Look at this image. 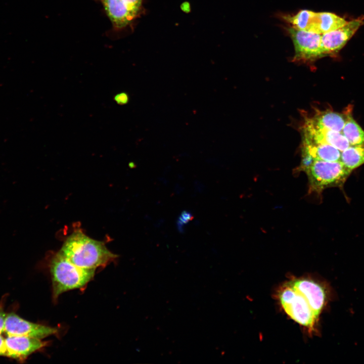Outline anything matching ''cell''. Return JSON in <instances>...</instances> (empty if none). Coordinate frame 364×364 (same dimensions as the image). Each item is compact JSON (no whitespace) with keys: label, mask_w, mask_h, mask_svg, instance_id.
<instances>
[{"label":"cell","mask_w":364,"mask_h":364,"mask_svg":"<svg viewBox=\"0 0 364 364\" xmlns=\"http://www.w3.org/2000/svg\"><path fill=\"white\" fill-rule=\"evenodd\" d=\"M60 252L76 266L88 269L104 266L117 257L103 242L89 238L81 231H75L69 236Z\"/></svg>","instance_id":"cell-1"},{"label":"cell","mask_w":364,"mask_h":364,"mask_svg":"<svg viewBox=\"0 0 364 364\" xmlns=\"http://www.w3.org/2000/svg\"><path fill=\"white\" fill-rule=\"evenodd\" d=\"M95 270L76 266L59 251L50 264L53 300L65 292L84 287L93 279Z\"/></svg>","instance_id":"cell-2"},{"label":"cell","mask_w":364,"mask_h":364,"mask_svg":"<svg viewBox=\"0 0 364 364\" xmlns=\"http://www.w3.org/2000/svg\"><path fill=\"white\" fill-rule=\"evenodd\" d=\"M352 171L341 161H326L314 159L305 172L309 191L320 192L325 189L342 187Z\"/></svg>","instance_id":"cell-3"},{"label":"cell","mask_w":364,"mask_h":364,"mask_svg":"<svg viewBox=\"0 0 364 364\" xmlns=\"http://www.w3.org/2000/svg\"><path fill=\"white\" fill-rule=\"evenodd\" d=\"M279 298L284 311L292 320L309 330L314 329L318 317L303 296L289 282L279 291Z\"/></svg>","instance_id":"cell-4"},{"label":"cell","mask_w":364,"mask_h":364,"mask_svg":"<svg viewBox=\"0 0 364 364\" xmlns=\"http://www.w3.org/2000/svg\"><path fill=\"white\" fill-rule=\"evenodd\" d=\"M112 31L119 33L129 27L141 14L143 0H100Z\"/></svg>","instance_id":"cell-5"},{"label":"cell","mask_w":364,"mask_h":364,"mask_svg":"<svg viewBox=\"0 0 364 364\" xmlns=\"http://www.w3.org/2000/svg\"><path fill=\"white\" fill-rule=\"evenodd\" d=\"M287 30L294 46V61L311 62L323 57L321 47L322 34L292 27Z\"/></svg>","instance_id":"cell-6"},{"label":"cell","mask_w":364,"mask_h":364,"mask_svg":"<svg viewBox=\"0 0 364 364\" xmlns=\"http://www.w3.org/2000/svg\"><path fill=\"white\" fill-rule=\"evenodd\" d=\"M363 18L347 21L343 26L322 34L321 50L323 56L338 53L363 25Z\"/></svg>","instance_id":"cell-7"},{"label":"cell","mask_w":364,"mask_h":364,"mask_svg":"<svg viewBox=\"0 0 364 364\" xmlns=\"http://www.w3.org/2000/svg\"><path fill=\"white\" fill-rule=\"evenodd\" d=\"M4 333L7 336H20L43 339L58 333L56 328L33 323L14 313L6 314Z\"/></svg>","instance_id":"cell-8"},{"label":"cell","mask_w":364,"mask_h":364,"mask_svg":"<svg viewBox=\"0 0 364 364\" xmlns=\"http://www.w3.org/2000/svg\"><path fill=\"white\" fill-rule=\"evenodd\" d=\"M289 283L303 296L318 317L327 300V293L325 287L311 279L305 278L295 279Z\"/></svg>","instance_id":"cell-9"},{"label":"cell","mask_w":364,"mask_h":364,"mask_svg":"<svg viewBox=\"0 0 364 364\" xmlns=\"http://www.w3.org/2000/svg\"><path fill=\"white\" fill-rule=\"evenodd\" d=\"M347 22L344 18L330 12H315L307 10L304 31L321 34L334 30Z\"/></svg>","instance_id":"cell-10"},{"label":"cell","mask_w":364,"mask_h":364,"mask_svg":"<svg viewBox=\"0 0 364 364\" xmlns=\"http://www.w3.org/2000/svg\"><path fill=\"white\" fill-rule=\"evenodd\" d=\"M5 341L7 356L19 360H24L46 344L40 339L20 336H7Z\"/></svg>","instance_id":"cell-11"},{"label":"cell","mask_w":364,"mask_h":364,"mask_svg":"<svg viewBox=\"0 0 364 364\" xmlns=\"http://www.w3.org/2000/svg\"><path fill=\"white\" fill-rule=\"evenodd\" d=\"M316 126L325 129L342 132L345 123L346 114L332 111H319L309 118Z\"/></svg>","instance_id":"cell-12"},{"label":"cell","mask_w":364,"mask_h":364,"mask_svg":"<svg viewBox=\"0 0 364 364\" xmlns=\"http://www.w3.org/2000/svg\"><path fill=\"white\" fill-rule=\"evenodd\" d=\"M303 151L314 159L326 161H341V151L327 144L303 143Z\"/></svg>","instance_id":"cell-13"},{"label":"cell","mask_w":364,"mask_h":364,"mask_svg":"<svg viewBox=\"0 0 364 364\" xmlns=\"http://www.w3.org/2000/svg\"><path fill=\"white\" fill-rule=\"evenodd\" d=\"M341 161L351 171L364 164V143L350 145L341 152Z\"/></svg>","instance_id":"cell-14"},{"label":"cell","mask_w":364,"mask_h":364,"mask_svg":"<svg viewBox=\"0 0 364 364\" xmlns=\"http://www.w3.org/2000/svg\"><path fill=\"white\" fill-rule=\"evenodd\" d=\"M350 113H346V118L342 133L348 140L350 145L364 143V131L355 121Z\"/></svg>","instance_id":"cell-15"},{"label":"cell","mask_w":364,"mask_h":364,"mask_svg":"<svg viewBox=\"0 0 364 364\" xmlns=\"http://www.w3.org/2000/svg\"><path fill=\"white\" fill-rule=\"evenodd\" d=\"M303 156L299 170L306 171L312 164L314 159L307 152L303 151Z\"/></svg>","instance_id":"cell-16"},{"label":"cell","mask_w":364,"mask_h":364,"mask_svg":"<svg viewBox=\"0 0 364 364\" xmlns=\"http://www.w3.org/2000/svg\"><path fill=\"white\" fill-rule=\"evenodd\" d=\"M193 218V216L190 212L186 211H183L179 217L178 220V227H182L181 226L191 221Z\"/></svg>","instance_id":"cell-17"},{"label":"cell","mask_w":364,"mask_h":364,"mask_svg":"<svg viewBox=\"0 0 364 364\" xmlns=\"http://www.w3.org/2000/svg\"><path fill=\"white\" fill-rule=\"evenodd\" d=\"M115 101L117 104L120 105H123L126 104L128 101V96L124 93H120L117 94L115 97Z\"/></svg>","instance_id":"cell-18"},{"label":"cell","mask_w":364,"mask_h":364,"mask_svg":"<svg viewBox=\"0 0 364 364\" xmlns=\"http://www.w3.org/2000/svg\"><path fill=\"white\" fill-rule=\"evenodd\" d=\"M6 314L2 309H0V335L4 332L5 322Z\"/></svg>","instance_id":"cell-19"},{"label":"cell","mask_w":364,"mask_h":364,"mask_svg":"<svg viewBox=\"0 0 364 364\" xmlns=\"http://www.w3.org/2000/svg\"><path fill=\"white\" fill-rule=\"evenodd\" d=\"M5 339V338L0 335V356H7Z\"/></svg>","instance_id":"cell-20"}]
</instances>
